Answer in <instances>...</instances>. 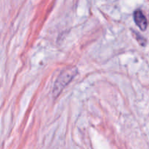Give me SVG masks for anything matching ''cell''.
<instances>
[{
    "label": "cell",
    "instance_id": "cell-1",
    "mask_svg": "<svg viewBox=\"0 0 149 149\" xmlns=\"http://www.w3.org/2000/svg\"><path fill=\"white\" fill-rule=\"evenodd\" d=\"M77 68H71L66 70H63L61 73L59 77H58V79L55 81V86H54L53 94L55 97L59 95L64 87L72 80L74 76L77 74Z\"/></svg>",
    "mask_w": 149,
    "mask_h": 149
},
{
    "label": "cell",
    "instance_id": "cell-2",
    "mask_svg": "<svg viewBox=\"0 0 149 149\" xmlns=\"http://www.w3.org/2000/svg\"><path fill=\"white\" fill-rule=\"evenodd\" d=\"M133 18L135 24L140 28L141 31H144L146 30L147 26H148V21H147L146 17L141 10H137L134 12Z\"/></svg>",
    "mask_w": 149,
    "mask_h": 149
},
{
    "label": "cell",
    "instance_id": "cell-3",
    "mask_svg": "<svg viewBox=\"0 0 149 149\" xmlns=\"http://www.w3.org/2000/svg\"><path fill=\"white\" fill-rule=\"evenodd\" d=\"M135 33V35L136 36V39L138 41L141 45H143V46H145V44H146V40L144 39L143 37L141 36V35H138L136 32H134Z\"/></svg>",
    "mask_w": 149,
    "mask_h": 149
}]
</instances>
